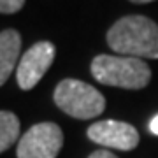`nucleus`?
I'll use <instances>...</instances> for the list:
<instances>
[{"mask_svg": "<svg viewBox=\"0 0 158 158\" xmlns=\"http://www.w3.org/2000/svg\"><path fill=\"white\" fill-rule=\"evenodd\" d=\"M107 44L123 56L158 60V25L146 16H125L109 28Z\"/></svg>", "mask_w": 158, "mask_h": 158, "instance_id": "1", "label": "nucleus"}, {"mask_svg": "<svg viewBox=\"0 0 158 158\" xmlns=\"http://www.w3.org/2000/svg\"><path fill=\"white\" fill-rule=\"evenodd\" d=\"M91 76L106 86L141 90L151 79V69L141 58L98 55L91 62Z\"/></svg>", "mask_w": 158, "mask_h": 158, "instance_id": "2", "label": "nucleus"}, {"mask_svg": "<svg viewBox=\"0 0 158 158\" xmlns=\"http://www.w3.org/2000/svg\"><path fill=\"white\" fill-rule=\"evenodd\" d=\"M55 102L65 114L77 119H91L106 109L104 95L79 79H63L62 83H58Z\"/></svg>", "mask_w": 158, "mask_h": 158, "instance_id": "3", "label": "nucleus"}, {"mask_svg": "<svg viewBox=\"0 0 158 158\" xmlns=\"http://www.w3.org/2000/svg\"><path fill=\"white\" fill-rule=\"evenodd\" d=\"M63 146V132L56 123H37L19 139L18 158H56Z\"/></svg>", "mask_w": 158, "mask_h": 158, "instance_id": "4", "label": "nucleus"}, {"mask_svg": "<svg viewBox=\"0 0 158 158\" xmlns=\"http://www.w3.org/2000/svg\"><path fill=\"white\" fill-rule=\"evenodd\" d=\"M55 46L48 40H42L34 44L23 55L16 70V79L21 90H32L44 77V74L55 60Z\"/></svg>", "mask_w": 158, "mask_h": 158, "instance_id": "5", "label": "nucleus"}, {"mask_svg": "<svg viewBox=\"0 0 158 158\" xmlns=\"http://www.w3.org/2000/svg\"><path fill=\"white\" fill-rule=\"evenodd\" d=\"M86 135L90 141L100 146L119 149V151H130L139 144V132L132 125L118 119L97 121L88 128Z\"/></svg>", "mask_w": 158, "mask_h": 158, "instance_id": "6", "label": "nucleus"}, {"mask_svg": "<svg viewBox=\"0 0 158 158\" xmlns=\"http://www.w3.org/2000/svg\"><path fill=\"white\" fill-rule=\"evenodd\" d=\"M21 37L16 30L0 32V86L6 83L19 56Z\"/></svg>", "mask_w": 158, "mask_h": 158, "instance_id": "7", "label": "nucleus"}, {"mask_svg": "<svg viewBox=\"0 0 158 158\" xmlns=\"http://www.w3.org/2000/svg\"><path fill=\"white\" fill-rule=\"evenodd\" d=\"M19 137V119L11 111H0V153L14 144Z\"/></svg>", "mask_w": 158, "mask_h": 158, "instance_id": "8", "label": "nucleus"}, {"mask_svg": "<svg viewBox=\"0 0 158 158\" xmlns=\"http://www.w3.org/2000/svg\"><path fill=\"white\" fill-rule=\"evenodd\" d=\"M25 0H0V12L2 14H12L23 7Z\"/></svg>", "mask_w": 158, "mask_h": 158, "instance_id": "9", "label": "nucleus"}, {"mask_svg": "<svg viewBox=\"0 0 158 158\" xmlns=\"http://www.w3.org/2000/svg\"><path fill=\"white\" fill-rule=\"evenodd\" d=\"M88 158H118L114 156L111 151H107V149H98V151H93Z\"/></svg>", "mask_w": 158, "mask_h": 158, "instance_id": "10", "label": "nucleus"}, {"mask_svg": "<svg viewBox=\"0 0 158 158\" xmlns=\"http://www.w3.org/2000/svg\"><path fill=\"white\" fill-rule=\"evenodd\" d=\"M149 130H151L155 135H158V114L151 119V123H149Z\"/></svg>", "mask_w": 158, "mask_h": 158, "instance_id": "11", "label": "nucleus"}, {"mask_svg": "<svg viewBox=\"0 0 158 158\" xmlns=\"http://www.w3.org/2000/svg\"><path fill=\"white\" fill-rule=\"evenodd\" d=\"M132 2H135V4H148V2H153V0H132Z\"/></svg>", "mask_w": 158, "mask_h": 158, "instance_id": "12", "label": "nucleus"}]
</instances>
